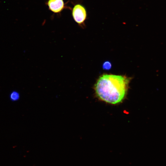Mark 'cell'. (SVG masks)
<instances>
[{"label":"cell","mask_w":166,"mask_h":166,"mask_svg":"<svg viewBox=\"0 0 166 166\" xmlns=\"http://www.w3.org/2000/svg\"><path fill=\"white\" fill-rule=\"evenodd\" d=\"M20 96L19 93L16 91H12L10 94V98L12 101H17L20 98Z\"/></svg>","instance_id":"cell-4"},{"label":"cell","mask_w":166,"mask_h":166,"mask_svg":"<svg viewBox=\"0 0 166 166\" xmlns=\"http://www.w3.org/2000/svg\"><path fill=\"white\" fill-rule=\"evenodd\" d=\"M112 65L111 63L109 61H106L103 64L102 67L104 69L108 70L111 68Z\"/></svg>","instance_id":"cell-5"},{"label":"cell","mask_w":166,"mask_h":166,"mask_svg":"<svg viewBox=\"0 0 166 166\" xmlns=\"http://www.w3.org/2000/svg\"><path fill=\"white\" fill-rule=\"evenodd\" d=\"M71 14L74 21L80 27H84L87 16L85 7L80 3H77L71 8Z\"/></svg>","instance_id":"cell-2"},{"label":"cell","mask_w":166,"mask_h":166,"mask_svg":"<svg viewBox=\"0 0 166 166\" xmlns=\"http://www.w3.org/2000/svg\"><path fill=\"white\" fill-rule=\"evenodd\" d=\"M129 79L121 75L104 74L101 76L94 86L96 95L107 103L121 102L126 93Z\"/></svg>","instance_id":"cell-1"},{"label":"cell","mask_w":166,"mask_h":166,"mask_svg":"<svg viewBox=\"0 0 166 166\" xmlns=\"http://www.w3.org/2000/svg\"><path fill=\"white\" fill-rule=\"evenodd\" d=\"M46 5L49 10L55 14H59L67 8L70 9L66 6L64 0H48Z\"/></svg>","instance_id":"cell-3"}]
</instances>
